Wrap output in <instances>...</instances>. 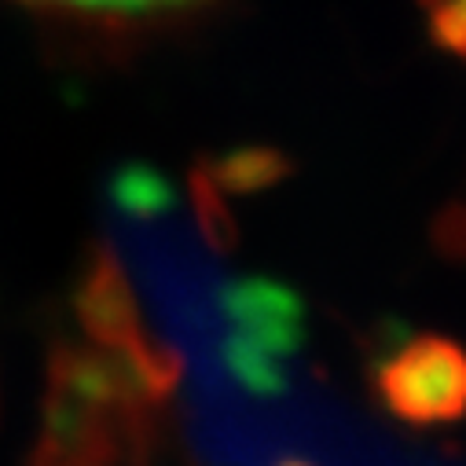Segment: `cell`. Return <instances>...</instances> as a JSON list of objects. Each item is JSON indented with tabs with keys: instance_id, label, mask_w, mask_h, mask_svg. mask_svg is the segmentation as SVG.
Instances as JSON below:
<instances>
[{
	"instance_id": "4",
	"label": "cell",
	"mask_w": 466,
	"mask_h": 466,
	"mask_svg": "<svg viewBox=\"0 0 466 466\" xmlns=\"http://www.w3.org/2000/svg\"><path fill=\"white\" fill-rule=\"evenodd\" d=\"M195 206H198V224L206 231V239L217 250H231V247H236V224H231L224 191H217V184L209 180L206 169L195 177Z\"/></svg>"
},
{
	"instance_id": "8",
	"label": "cell",
	"mask_w": 466,
	"mask_h": 466,
	"mask_svg": "<svg viewBox=\"0 0 466 466\" xmlns=\"http://www.w3.org/2000/svg\"><path fill=\"white\" fill-rule=\"evenodd\" d=\"M276 466H312V462H305V459H298V455H287V459H279Z\"/></svg>"
},
{
	"instance_id": "6",
	"label": "cell",
	"mask_w": 466,
	"mask_h": 466,
	"mask_svg": "<svg viewBox=\"0 0 466 466\" xmlns=\"http://www.w3.org/2000/svg\"><path fill=\"white\" fill-rule=\"evenodd\" d=\"M430 37L437 48L466 59V0H437L430 12Z\"/></svg>"
},
{
	"instance_id": "7",
	"label": "cell",
	"mask_w": 466,
	"mask_h": 466,
	"mask_svg": "<svg viewBox=\"0 0 466 466\" xmlns=\"http://www.w3.org/2000/svg\"><path fill=\"white\" fill-rule=\"evenodd\" d=\"M437 243L444 254L466 258V206H451L437 220Z\"/></svg>"
},
{
	"instance_id": "3",
	"label": "cell",
	"mask_w": 466,
	"mask_h": 466,
	"mask_svg": "<svg viewBox=\"0 0 466 466\" xmlns=\"http://www.w3.org/2000/svg\"><path fill=\"white\" fill-rule=\"evenodd\" d=\"M217 191L228 195H258L265 187H276L290 173V158L272 147H239L224 155L213 169H206Z\"/></svg>"
},
{
	"instance_id": "5",
	"label": "cell",
	"mask_w": 466,
	"mask_h": 466,
	"mask_svg": "<svg viewBox=\"0 0 466 466\" xmlns=\"http://www.w3.org/2000/svg\"><path fill=\"white\" fill-rule=\"evenodd\" d=\"M37 5H52V8H66V12H85V15H158V12H177V8H191L202 0H37Z\"/></svg>"
},
{
	"instance_id": "1",
	"label": "cell",
	"mask_w": 466,
	"mask_h": 466,
	"mask_svg": "<svg viewBox=\"0 0 466 466\" xmlns=\"http://www.w3.org/2000/svg\"><path fill=\"white\" fill-rule=\"evenodd\" d=\"M220 316L228 323L220 357L247 393H287V364L305 341V305L276 279L243 276L220 290Z\"/></svg>"
},
{
	"instance_id": "2",
	"label": "cell",
	"mask_w": 466,
	"mask_h": 466,
	"mask_svg": "<svg viewBox=\"0 0 466 466\" xmlns=\"http://www.w3.org/2000/svg\"><path fill=\"white\" fill-rule=\"evenodd\" d=\"M375 393L415 430L459 422L466 419V349L441 334H419L375 368Z\"/></svg>"
}]
</instances>
